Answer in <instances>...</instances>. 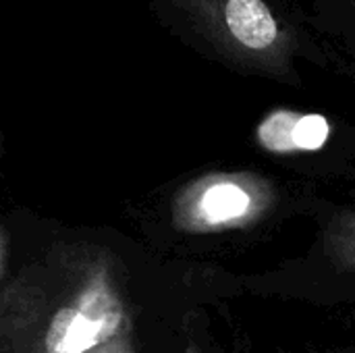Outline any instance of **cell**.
Instances as JSON below:
<instances>
[{
	"label": "cell",
	"mask_w": 355,
	"mask_h": 353,
	"mask_svg": "<svg viewBox=\"0 0 355 353\" xmlns=\"http://www.w3.org/2000/svg\"><path fill=\"white\" fill-rule=\"evenodd\" d=\"M316 31L355 62V0H308Z\"/></svg>",
	"instance_id": "cell-3"
},
{
	"label": "cell",
	"mask_w": 355,
	"mask_h": 353,
	"mask_svg": "<svg viewBox=\"0 0 355 353\" xmlns=\"http://www.w3.org/2000/svg\"><path fill=\"white\" fill-rule=\"evenodd\" d=\"M252 198L250 193L239 187L237 183H214L210 185L202 200H200V210L208 223H227L233 218L243 216L250 210Z\"/></svg>",
	"instance_id": "cell-5"
},
{
	"label": "cell",
	"mask_w": 355,
	"mask_h": 353,
	"mask_svg": "<svg viewBox=\"0 0 355 353\" xmlns=\"http://www.w3.org/2000/svg\"><path fill=\"white\" fill-rule=\"evenodd\" d=\"M331 121L318 112H270L258 127V139L272 152L320 150L331 137Z\"/></svg>",
	"instance_id": "cell-2"
},
{
	"label": "cell",
	"mask_w": 355,
	"mask_h": 353,
	"mask_svg": "<svg viewBox=\"0 0 355 353\" xmlns=\"http://www.w3.org/2000/svg\"><path fill=\"white\" fill-rule=\"evenodd\" d=\"M104 333V320L92 318L81 310H67L56 318L48 350L50 353H81L100 343Z\"/></svg>",
	"instance_id": "cell-4"
},
{
	"label": "cell",
	"mask_w": 355,
	"mask_h": 353,
	"mask_svg": "<svg viewBox=\"0 0 355 353\" xmlns=\"http://www.w3.org/2000/svg\"><path fill=\"white\" fill-rule=\"evenodd\" d=\"M150 8L162 31L233 71L297 81V62L308 60L355 75L291 0H150Z\"/></svg>",
	"instance_id": "cell-1"
}]
</instances>
